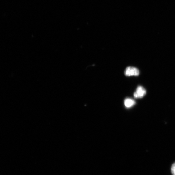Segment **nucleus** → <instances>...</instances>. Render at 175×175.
Here are the masks:
<instances>
[{
  "mask_svg": "<svg viewBox=\"0 0 175 175\" xmlns=\"http://www.w3.org/2000/svg\"><path fill=\"white\" fill-rule=\"evenodd\" d=\"M139 73L137 68L132 66L127 67L124 72L125 75L126 76H137L139 75Z\"/></svg>",
  "mask_w": 175,
  "mask_h": 175,
  "instance_id": "f257e3e1",
  "label": "nucleus"
},
{
  "mask_svg": "<svg viewBox=\"0 0 175 175\" xmlns=\"http://www.w3.org/2000/svg\"><path fill=\"white\" fill-rule=\"evenodd\" d=\"M146 90L143 87L139 86L137 88L136 91L134 93V96L136 98H141L146 95Z\"/></svg>",
  "mask_w": 175,
  "mask_h": 175,
  "instance_id": "f03ea898",
  "label": "nucleus"
},
{
  "mask_svg": "<svg viewBox=\"0 0 175 175\" xmlns=\"http://www.w3.org/2000/svg\"><path fill=\"white\" fill-rule=\"evenodd\" d=\"M171 170L172 175H175V163L172 165Z\"/></svg>",
  "mask_w": 175,
  "mask_h": 175,
  "instance_id": "20e7f679",
  "label": "nucleus"
},
{
  "mask_svg": "<svg viewBox=\"0 0 175 175\" xmlns=\"http://www.w3.org/2000/svg\"><path fill=\"white\" fill-rule=\"evenodd\" d=\"M136 104L135 100L130 98H126L124 100V105L127 108H130Z\"/></svg>",
  "mask_w": 175,
  "mask_h": 175,
  "instance_id": "7ed1b4c3",
  "label": "nucleus"
}]
</instances>
